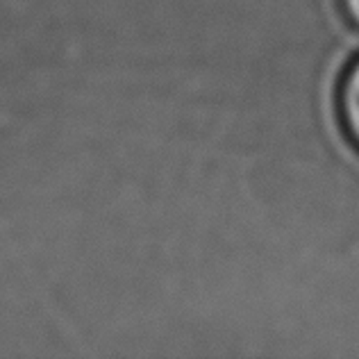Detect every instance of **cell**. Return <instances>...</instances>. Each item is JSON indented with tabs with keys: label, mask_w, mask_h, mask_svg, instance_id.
<instances>
[{
	"label": "cell",
	"mask_w": 359,
	"mask_h": 359,
	"mask_svg": "<svg viewBox=\"0 0 359 359\" xmlns=\"http://www.w3.org/2000/svg\"><path fill=\"white\" fill-rule=\"evenodd\" d=\"M339 118L344 132L359 150V55L351 62L339 87Z\"/></svg>",
	"instance_id": "obj_1"
},
{
	"label": "cell",
	"mask_w": 359,
	"mask_h": 359,
	"mask_svg": "<svg viewBox=\"0 0 359 359\" xmlns=\"http://www.w3.org/2000/svg\"><path fill=\"white\" fill-rule=\"evenodd\" d=\"M339 5H341V12L348 18V23L359 30V0H339Z\"/></svg>",
	"instance_id": "obj_2"
}]
</instances>
